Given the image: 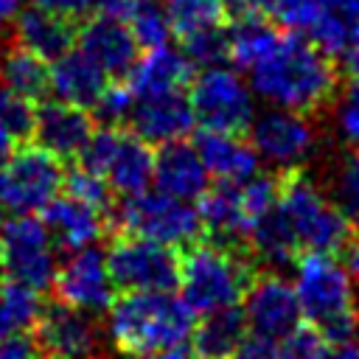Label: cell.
<instances>
[{
	"label": "cell",
	"mask_w": 359,
	"mask_h": 359,
	"mask_svg": "<svg viewBox=\"0 0 359 359\" xmlns=\"http://www.w3.org/2000/svg\"><path fill=\"white\" fill-rule=\"evenodd\" d=\"M121 20L129 25L140 48H157L165 45L171 36V25L165 17V6L160 0H129Z\"/></svg>",
	"instance_id": "cell-33"
},
{
	"label": "cell",
	"mask_w": 359,
	"mask_h": 359,
	"mask_svg": "<svg viewBox=\"0 0 359 359\" xmlns=\"http://www.w3.org/2000/svg\"><path fill=\"white\" fill-rule=\"evenodd\" d=\"M300 252H325L339 255L345 241L353 236V224L331 202L323 185L309 177L303 168L280 171V196H278Z\"/></svg>",
	"instance_id": "cell-5"
},
{
	"label": "cell",
	"mask_w": 359,
	"mask_h": 359,
	"mask_svg": "<svg viewBox=\"0 0 359 359\" xmlns=\"http://www.w3.org/2000/svg\"><path fill=\"white\" fill-rule=\"evenodd\" d=\"M0 250L6 275L31 289H48L56 275L53 238L42 219L34 213H17L0 222Z\"/></svg>",
	"instance_id": "cell-11"
},
{
	"label": "cell",
	"mask_w": 359,
	"mask_h": 359,
	"mask_svg": "<svg viewBox=\"0 0 359 359\" xmlns=\"http://www.w3.org/2000/svg\"><path fill=\"white\" fill-rule=\"evenodd\" d=\"M250 87L272 107L292 112H320L339 90V70L334 59L309 36H280L275 50L250 67Z\"/></svg>",
	"instance_id": "cell-1"
},
{
	"label": "cell",
	"mask_w": 359,
	"mask_h": 359,
	"mask_svg": "<svg viewBox=\"0 0 359 359\" xmlns=\"http://www.w3.org/2000/svg\"><path fill=\"white\" fill-rule=\"evenodd\" d=\"M236 359H280V339H269L247 331L241 348L236 351Z\"/></svg>",
	"instance_id": "cell-41"
},
{
	"label": "cell",
	"mask_w": 359,
	"mask_h": 359,
	"mask_svg": "<svg viewBox=\"0 0 359 359\" xmlns=\"http://www.w3.org/2000/svg\"><path fill=\"white\" fill-rule=\"evenodd\" d=\"M34 356H36V345L31 337L14 334L0 339V359H34Z\"/></svg>",
	"instance_id": "cell-43"
},
{
	"label": "cell",
	"mask_w": 359,
	"mask_h": 359,
	"mask_svg": "<svg viewBox=\"0 0 359 359\" xmlns=\"http://www.w3.org/2000/svg\"><path fill=\"white\" fill-rule=\"evenodd\" d=\"M112 224H118L126 233L146 236L165 247H191L205 238V222L199 216V208L194 202L168 196L163 191H140L132 196H123L121 205L112 208Z\"/></svg>",
	"instance_id": "cell-6"
},
{
	"label": "cell",
	"mask_w": 359,
	"mask_h": 359,
	"mask_svg": "<svg viewBox=\"0 0 359 359\" xmlns=\"http://www.w3.org/2000/svg\"><path fill=\"white\" fill-rule=\"evenodd\" d=\"M247 132L258 157L280 171L300 168L317 149V126L309 115L280 107L252 118Z\"/></svg>",
	"instance_id": "cell-13"
},
{
	"label": "cell",
	"mask_w": 359,
	"mask_h": 359,
	"mask_svg": "<svg viewBox=\"0 0 359 359\" xmlns=\"http://www.w3.org/2000/svg\"><path fill=\"white\" fill-rule=\"evenodd\" d=\"M79 50H84L109 79H126L132 65L137 62V39L129 25L107 11L87 17L76 31Z\"/></svg>",
	"instance_id": "cell-16"
},
{
	"label": "cell",
	"mask_w": 359,
	"mask_h": 359,
	"mask_svg": "<svg viewBox=\"0 0 359 359\" xmlns=\"http://www.w3.org/2000/svg\"><path fill=\"white\" fill-rule=\"evenodd\" d=\"M129 132H135L149 146H163L171 140H185L194 129V109L182 90L137 95L129 109Z\"/></svg>",
	"instance_id": "cell-17"
},
{
	"label": "cell",
	"mask_w": 359,
	"mask_h": 359,
	"mask_svg": "<svg viewBox=\"0 0 359 359\" xmlns=\"http://www.w3.org/2000/svg\"><path fill=\"white\" fill-rule=\"evenodd\" d=\"M255 258L247 247L222 241H196L180 255V286L182 300L194 314H208L227 306H241L252 278Z\"/></svg>",
	"instance_id": "cell-4"
},
{
	"label": "cell",
	"mask_w": 359,
	"mask_h": 359,
	"mask_svg": "<svg viewBox=\"0 0 359 359\" xmlns=\"http://www.w3.org/2000/svg\"><path fill=\"white\" fill-rule=\"evenodd\" d=\"M107 269L115 289L123 292H171L180 286V255L174 247L121 230L107 250Z\"/></svg>",
	"instance_id": "cell-9"
},
{
	"label": "cell",
	"mask_w": 359,
	"mask_h": 359,
	"mask_svg": "<svg viewBox=\"0 0 359 359\" xmlns=\"http://www.w3.org/2000/svg\"><path fill=\"white\" fill-rule=\"evenodd\" d=\"M0 76L3 84L28 101H42L50 93V65L17 42L0 53Z\"/></svg>",
	"instance_id": "cell-29"
},
{
	"label": "cell",
	"mask_w": 359,
	"mask_h": 359,
	"mask_svg": "<svg viewBox=\"0 0 359 359\" xmlns=\"http://www.w3.org/2000/svg\"><path fill=\"white\" fill-rule=\"evenodd\" d=\"M188 101L199 129L241 135L255 118L252 87L230 67H202L188 84Z\"/></svg>",
	"instance_id": "cell-8"
},
{
	"label": "cell",
	"mask_w": 359,
	"mask_h": 359,
	"mask_svg": "<svg viewBox=\"0 0 359 359\" xmlns=\"http://www.w3.org/2000/svg\"><path fill=\"white\" fill-rule=\"evenodd\" d=\"M165 17L171 25V34L180 39L194 36L208 28H219L227 17L222 0H165Z\"/></svg>",
	"instance_id": "cell-32"
},
{
	"label": "cell",
	"mask_w": 359,
	"mask_h": 359,
	"mask_svg": "<svg viewBox=\"0 0 359 359\" xmlns=\"http://www.w3.org/2000/svg\"><path fill=\"white\" fill-rule=\"evenodd\" d=\"M325 194L342 210V216L359 230V149H345L334 160Z\"/></svg>",
	"instance_id": "cell-31"
},
{
	"label": "cell",
	"mask_w": 359,
	"mask_h": 359,
	"mask_svg": "<svg viewBox=\"0 0 359 359\" xmlns=\"http://www.w3.org/2000/svg\"><path fill=\"white\" fill-rule=\"evenodd\" d=\"M278 42H280V28L264 14L236 17L233 25L227 28V59L236 67L250 70L264 56H269Z\"/></svg>",
	"instance_id": "cell-28"
},
{
	"label": "cell",
	"mask_w": 359,
	"mask_h": 359,
	"mask_svg": "<svg viewBox=\"0 0 359 359\" xmlns=\"http://www.w3.org/2000/svg\"><path fill=\"white\" fill-rule=\"evenodd\" d=\"M154 182H157V191L168 196L199 202V196L210 185V174L194 143L171 140V143H163L160 151H154Z\"/></svg>",
	"instance_id": "cell-21"
},
{
	"label": "cell",
	"mask_w": 359,
	"mask_h": 359,
	"mask_svg": "<svg viewBox=\"0 0 359 359\" xmlns=\"http://www.w3.org/2000/svg\"><path fill=\"white\" fill-rule=\"evenodd\" d=\"M241 303H244L247 328L269 339H283L303 320L294 286L275 269L255 275Z\"/></svg>",
	"instance_id": "cell-14"
},
{
	"label": "cell",
	"mask_w": 359,
	"mask_h": 359,
	"mask_svg": "<svg viewBox=\"0 0 359 359\" xmlns=\"http://www.w3.org/2000/svg\"><path fill=\"white\" fill-rule=\"evenodd\" d=\"M50 286L56 289V300L84 309L90 314L107 311L115 300V283L107 269V258L93 247L73 250L70 258L56 266Z\"/></svg>",
	"instance_id": "cell-15"
},
{
	"label": "cell",
	"mask_w": 359,
	"mask_h": 359,
	"mask_svg": "<svg viewBox=\"0 0 359 359\" xmlns=\"http://www.w3.org/2000/svg\"><path fill=\"white\" fill-rule=\"evenodd\" d=\"M132 104H135V93L129 90V84L123 79H118V84H107V90L101 93V98L93 107V115L107 126H118L121 121L129 118Z\"/></svg>",
	"instance_id": "cell-39"
},
{
	"label": "cell",
	"mask_w": 359,
	"mask_h": 359,
	"mask_svg": "<svg viewBox=\"0 0 359 359\" xmlns=\"http://www.w3.org/2000/svg\"><path fill=\"white\" fill-rule=\"evenodd\" d=\"M65 185H67V194H73V196H79V199H84V202H90L98 210H104V213L112 216V208H115L112 205V188L95 171H90L84 165H76V168H70L65 174Z\"/></svg>",
	"instance_id": "cell-38"
},
{
	"label": "cell",
	"mask_w": 359,
	"mask_h": 359,
	"mask_svg": "<svg viewBox=\"0 0 359 359\" xmlns=\"http://www.w3.org/2000/svg\"><path fill=\"white\" fill-rule=\"evenodd\" d=\"M323 359H359V342H353V337L345 342H334L328 345Z\"/></svg>",
	"instance_id": "cell-46"
},
{
	"label": "cell",
	"mask_w": 359,
	"mask_h": 359,
	"mask_svg": "<svg viewBox=\"0 0 359 359\" xmlns=\"http://www.w3.org/2000/svg\"><path fill=\"white\" fill-rule=\"evenodd\" d=\"M42 222H45L53 244L73 252L81 247H93V241H98L104 236V230L109 227V213L67 194V196H56L42 210Z\"/></svg>",
	"instance_id": "cell-19"
},
{
	"label": "cell",
	"mask_w": 359,
	"mask_h": 359,
	"mask_svg": "<svg viewBox=\"0 0 359 359\" xmlns=\"http://www.w3.org/2000/svg\"><path fill=\"white\" fill-rule=\"evenodd\" d=\"M194 65L191 59L182 53V48H168V45H157L149 48L146 56H140L132 70L126 73V84L129 90L137 95H154V93H171V90H182L191 84L194 79Z\"/></svg>",
	"instance_id": "cell-23"
},
{
	"label": "cell",
	"mask_w": 359,
	"mask_h": 359,
	"mask_svg": "<svg viewBox=\"0 0 359 359\" xmlns=\"http://www.w3.org/2000/svg\"><path fill=\"white\" fill-rule=\"evenodd\" d=\"M194 311L171 292H123L107 309V334L123 356L182 348L194 331Z\"/></svg>",
	"instance_id": "cell-2"
},
{
	"label": "cell",
	"mask_w": 359,
	"mask_h": 359,
	"mask_svg": "<svg viewBox=\"0 0 359 359\" xmlns=\"http://www.w3.org/2000/svg\"><path fill=\"white\" fill-rule=\"evenodd\" d=\"M294 269L292 286L306 325L320 331L328 345L351 339L359 328V306L345 266L325 252H300Z\"/></svg>",
	"instance_id": "cell-3"
},
{
	"label": "cell",
	"mask_w": 359,
	"mask_h": 359,
	"mask_svg": "<svg viewBox=\"0 0 359 359\" xmlns=\"http://www.w3.org/2000/svg\"><path fill=\"white\" fill-rule=\"evenodd\" d=\"M342 65H345V70H348L353 79H359V25H356V31H353L348 48L342 50Z\"/></svg>",
	"instance_id": "cell-45"
},
{
	"label": "cell",
	"mask_w": 359,
	"mask_h": 359,
	"mask_svg": "<svg viewBox=\"0 0 359 359\" xmlns=\"http://www.w3.org/2000/svg\"><path fill=\"white\" fill-rule=\"evenodd\" d=\"M194 146H196L208 174L216 180H230V182L250 180L261 163L252 143H247L241 135H233V132L202 129Z\"/></svg>",
	"instance_id": "cell-24"
},
{
	"label": "cell",
	"mask_w": 359,
	"mask_h": 359,
	"mask_svg": "<svg viewBox=\"0 0 359 359\" xmlns=\"http://www.w3.org/2000/svg\"><path fill=\"white\" fill-rule=\"evenodd\" d=\"M6 280V261H3V250H0V283Z\"/></svg>",
	"instance_id": "cell-49"
},
{
	"label": "cell",
	"mask_w": 359,
	"mask_h": 359,
	"mask_svg": "<svg viewBox=\"0 0 359 359\" xmlns=\"http://www.w3.org/2000/svg\"><path fill=\"white\" fill-rule=\"evenodd\" d=\"M34 345L42 359H98L101 328L95 314L70 303H48L34 323Z\"/></svg>",
	"instance_id": "cell-12"
},
{
	"label": "cell",
	"mask_w": 359,
	"mask_h": 359,
	"mask_svg": "<svg viewBox=\"0 0 359 359\" xmlns=\"http://www.w3.org/2000/svg\"><path fill=\"white\" fill-rule=\"evenodd\" d=\"M39 311H42V303L36 289L17 280L0 283V339L31 331Z\"/></svg>",
	"instance_id": "cell-30"
},
{
	"label": "cell",
	"mask_w": 359,
	"mask_h": 359,
	"mask_svg": "<svg viewBox=\"0 0 359 359\" xmlns=\"http://www.w3.org/2000/svg\"><path fill=\"white\" fill-rule=\"evenodd\" d=\"M109 76L84 53V50H67L59 59H53L50 65V90L56 93V98L93 109L95 101L101 98V93L107 90Z\"/></svg>",
	"instance_id": "cell-25"
},
{
	"label": "cell",
	"mask_w": 359,
	"mask_h": 359,
	"mask_svg": "<svg viewBox=\"0 0 359 359\" xmlns=\"http://www.w3.org/2000/svg\"><path fill=\"white\" fill-rule=\"evenodd\" d=\"M65 185V171L59 157L42 146L20 143L8 151L0 165V199L6 210L14 213H39L45 210Z\"/></svg>",
	"instance_id": "cell-10"
},
{
	"label": "cell",
	"mask_w": 359,
	"mask_h": 359,
	"mask_svg": "<svg viewBox=\"0 0 359 359\" xmlns=\"http://www.w3.org/2000/svg\"><path fill=\"white\" fill-rule=\"evenodd\" d=\"M31 6H39V8H48V11H56V14L79 20V17L90 14V11H98L101 0H31Z\"/></svg>",
	"instance_id": "cell-42"
},
{
	"label": "cell",
	"mask_w": 359,
	"mask_h": 359,
	"mask_svg": "<svg viewBox=\"0 0 359 359\" xmlns=\"http://www.w3.org/2000/svg\"><path fill=\"white\" fill-rule=\"evenodd\" d=\"M79 160V165L104 177L107 185L121 196L140 194L154 180L151 146L140 140L135 132H123L118 126H104L93 132Z\"/></svg>",
	"instance_id": "cell-7"
},
{
	"label": "cell",
	"mask_w": 359,
	"mask_h": 359,
	"mask_svg": "<svg viewBox=\"0 0 359 359\" xmlns=\"http://www.w3.org/2000/svg\"><path fill=\"white\" fill-rule=\"evenodd\" d=\"M182 42V53L191 59L194 67H210V65H222L227 59V31L219 28H208L199 31L194 36L180 39Z\"/></svg>",
	"instance_id": "cell-37"
},
{
	"label": "cell",
	"mask_w": 359,
	"mask_h": 359,
	"mask_svg": "<svg viewBox=\"0 0 359 359\" xmlns=\"http://www.w3.org/2000/svg\"><path fill=\"white\" fill-rule=\"evenodd\" d=\"M17 11H20V0H0V31L14 22Z\"/></svg>",
	"instance_id": "cell-47"
},
{
	"label": "cell",
	"mask_w": 359,
	"mask_h": 359,
	"mask_svg": "<svg viewBox=\"0 0 359 359\" xmlns=\"http://www.w3.org/2000/svg\"><path fill=\"white\" fill-rule=\"evenodd\" d=\"M334 129L348 149H359V79L334 95Z\"/></svg>",
	"instance_id": "cell-36"
},
{
	"label": "cell",
	"mask_w": 359,
	"mask_h": 359,
	"mask_svg": "<svg viewBox=\"0 0 359 359\" xmlns=\"http://www.w3.org/2000/svg\"><path fill=\"white\" fill-rule=\"evenodd\" d=\"M241 182L216 180V185H208V191L199 196V216L205 222V236H213L216 241L233 247H247V233L252 227Z\"/></svg>",
	"instance_id": "cell-20"
},
{
	"label": "cell",
	"mask_w": 359,
	"mask_h": 359,
	"mask_svg": "<svg viewBox=\"0 0 359 359\" xmlns=\"http://www.w3.org/2000/svg\"><path fill=\"white\" fill-rule=\"evenodd\" d=\"M323 8H325V0H269L266 14L272 17V22L278 28H283L289 34L309 36V31L320 20Z\"/></svg>",
	"instance_id": "cell-35"
},
{
	"label": "cell",
	"mask_w": 359,
	"mask_h": 359,
	"mask_svg": "<svg viewBox=\"0 0 359 359\" xmlns=\"http://www.w3.org/2000/svg\"><path fill=\"white\" fill-rule=\"evenodd\" d=\"M247 250L255 258V264H264L269 269L294 266L300 247H297L294 230H292L280 202L252 222V227L247 233Z\"/></svg>",
	"instance_id": "cell-27"
},
{
	"label": "cell",
	"mask_w": 359,
	"mask_h": 359,
	"mask_svg": "<svg viewBox=\"0 0 359 359\" xmlns=\"http://www.w3.org/2000/svg\"><path fill=\"white\" fill-rule=\"evenodd\" d=\"M93 115L84 107L67 104L62 98L56 101H45L34 109V143L42 146L45 151H50L59 160L67 157H79L81 149L87 146L90 135H93Z\"/></svg>",
	"instance_id": "cell-18"
},
{
	"label": "cell",
	"mask_w": 359,
	"mask_h": 359,
	"mask_svg": "<svg viewBox=\"0 0 359 359\" xmlns=\"http://www.w3.org/2000/svg\"><path fill=\"white\" fill-rule=\"evenodd\" d=\"M328 342L311 325H297L292 334L280 339V359H323Z\"/></svg>",
	"instance_id": "cell-40"
},
{
	"label": "cell",
	"mask_w": 359,
	"mask_h": 359,
	"mask_svg": "<svg viewBox=\"0 0 359 359\" xmlns=\"http://www.w3.org/2000/svg\"><path fill=\"white\" fill-rule=\"evenodd\" d=\"M34 101L14 93L8 84H0V135L14 146L28 143L34 132Z\"/></svg>",
	"instance_id": "cell-34"
},
{
	"label": "cell",
	"mask_w": 359,
	"mask_h": 359,
	"mask_svg": "<svg viewBox=\"0 0 359 359\" xmlns=\"http://www.w3.org/2000/svg\"><path fill=\"white\" fill-rule=\"evenodd\" d=\"M222 3L233 20L247 14H266V6H269V0H222Z\"/></svg>",
	"instance_id": "cell-44"
},
{
	"label": "cell",
	"mask_w": 359,
	"mask_h": 359,
	"mask_svg": "<svg viewBox=\"0 0 359 359\" xmlns=\"http://www.w3.org/2000/svg\"><path fill=\"white\" fill-rule=\"evenodd\" d=\"M247 331L250 328L244 320V309L227 306L208 311L199 323H194V331L188 337V359H236V351L241 348Z\"/></svg>",
	"instance_id": "cell-26"
},
{
	"label": "cell",
	"mask_w": 359,
	"mask_h": 359,
	"mask_svg": "<svg viewBox=\"0 0 359 359\" xmlns=\"http://www.w3.org/2000/svg\"><path fill=\"white\" fill-rule=\"evenodd\" d=\"M34 359H42V356H39V353H36V356H34Z\"/></svg>",
	"instance_id": "cell-50"
},
{
	"label": "cell",
	"mask_w": 359,
	"mask_h": 359,
	"mask_svg": "<svg viewBox=\"0 0 359 359\" xmlns=\"http://www.w3.org/2000/svg\"><path fill=\"white\" fill-rule=\"evenodd\" d=\"M126 3H129V0H101V8H98V11H107V14L121 17L123 8H126Z\"/></svg>",
	"instance_id": "cell-48"
},
{
	"label": "cell",
	"mask_w": 359,
	"mask_h": 359,
	"mask_svg": "<svg viewBox=\"0 0 359 359\" xmlns=\"http://www.w3.org/2000/svg\"><path fill=\"white\" fill-rule=\"evenodd\" d=\"M11 31H14L17 45L28 48L31 53L42 56L45 62H53L73 48L79 25L73 17L31 6V8H22L14 14Z\"/></svg>",
	"instance_id": "cell-22"
}]
</instances>
